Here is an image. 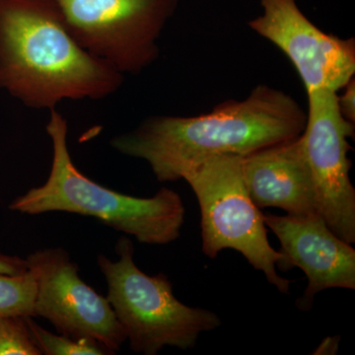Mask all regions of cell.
I'll use <instances>...</instances> for the list:
<instances>
[{"label":"cell","mask_w":355,"mask_h":355,"mask_svg":"<svg viewBox=\"0 0 355 355\" xmlns=\"http://www.w3.org/2000/svg\"><path fill=\"white\" fill-rule=\"evenodd\" d=\"M307 113L284 91L261 84L241 101L195 116H155L112 139L123 155L142 159L159 182L183 179L212 157L248 154L296 139Z\"/></svg>","instance_id":"6da1fadb"},{"label":"cell","mask_w":355,"mask_h":355,"mask_svg":"<svg viewBox=\"0 0 355 355\" xmlns=\"http://www.w3.org/2000/svg\"><path fill=\"white\" fill-rule=\"evenodd\" d=\"M123 80L77 43L53 0H0V89L25 106L105 99Z\"/></svg>","instance_id":"7a4b0ae2"},{"label":"cell","mask_w":355,"mask_h":355,"mask_svg":"<svg viewBox=\"0 0 355 355\" xmlns=\"http://www.w3.org/2000/svg\"><path fill=\"white\" fill-rule=\"evenodd\" d=\"M46 130L53 144L48 180L13 200L11 210L30 216L65 211L95 217L144 244L166 245L180 237L184 207L179 193L162 188L154 197L144 198L110 190L89 179L72 162L67 121L57 110L51 111Z\"/></svg>","instance_id":"3957f363"},{"label":"cell","mask_w":355,"mask_h":355,"mask_svg":"<svg viewBox=\"0 0 355 355\" xmlns=\"http://www.w3.org/2000/svg\"><path fill=\"white\" fill-rule=\"evenodd\" d=\"M116 253V261L102 254L97 261L108 284L107 299L133 352L155 355L165 347L193 349L200 334L220 327L212 311L180 302L165 275L149 277L140 270L127 237L119 239Z\"/></svg>","instance_id":"277c9868"},{"label":"cell","mask_w":355,"mask_h":355,"mask_svg":"<svg viewBox=\"0 0 355 355\" xmlns=\"http://www.w3.org/2000/svg\"><path fill=\"white\" fill-rule=\"evenodd\" d=\"M183 180L200 205L202 253L214 259L223 250H235L277 291L289 293L291 280L277 272L284 254L270 246L263 214L243 179L241 156L210 158L184 174Z\"/></svg>","instance_id":"5b68a950"},{"label":"cell","mask_w":355,"mask_h":355,"mask_svg":"<svg viewBox=\"0 0 355 355\" xmlns=\"http://www.w3.org/2000/svg\"><path fill=\"white\" fill-rule=\"evenodd\" d=\"M77 43L123 73L157 60L158 41L179 0H53Z\"/></svg>","instance_id":"8992f818"},{"label":"cell","mask_w":355,"mask_h":355,"mask_svg":"<svg viewBox=\"0 0 355 355\" xmlns=\"http://www.w3.org/2000/svg\"><path fill=\"white\" fill-rule=\"evenodd\" d=\"M354 123L338 108V92L308 93L307 120L299 135L301 147L316 190L319 214L343 241L355 242V190L350 181Z\"/></svg>","instance_id":"52a82bcc"},{"label":"cell","mask_w":355,"mask_h":355,"mask_svg":"<svg viewBox=\"0 0 355 355\" xmlns=\"http://www.w3.org/2000/svg\"><path fill=\"white\" fill-rule=\"evenodd\" d=\"M37 282L35 316L43 317L62 335L89 338L116 352L127 335L107 297L78 275V266L64 249L40 250L27 259Z\"/></svg>","instance_id":"ba28073f"},{"label":"cell","mask_w":355,"mask_h":355,"mask_svg":"<svg viewBox=\"0 0 355 355\" xmlns=\"http://www.w3.org/2000/svg\"><path fill=\"white\" fill-rule=\"evenodd\" d=\"M249 27L291 60L308 93L345 87L355 73V42L327 34L308 19L297 0H261Z\"/></svg>","instance_id":"9c48e42d"},{"label":"cell","mask_w":355,"mask_h":355,"mask_svg":"<svg viewBox=\"0 0 355 355\" xmlns=\"http://www.w3.org/2000/svg\"><path fill=\"white\" fill-rule=\"evenodd\" d=\"M282 245V272L301 268L308 279L307 288L297 305L311 309L315 295L330 288L355 289V250L327 225L320 214L275 216L263 214Z\"/></svg>","instance_id":"30bf717a"},{"label":"cell","mask_w":355,"mask_h":355,"mask_svg":"<svg viewBox=\"0 0 355 355\" xmlns=\"http://www.w3.org/2000/svg\"><path fill=\"white\" fill-rule=\"evenodd\" d=\"M241 166L248 193L259 209L279 207L291 216L319 214L299 137L242 156Z\"/></svg>","instance_id":"8fae6325"},{"label":"cell","mask_w":355,"mask_h":355,"mask_svg":"<svg viewBox=\"0 0 355 355\" xmlns=\"http://www.w3.org/2000/svg\"><path fill=\"white\" fill-rule=\"evenodd\" d=\"M36 293V277L29 268L21 275L0 273V317L35 316Z\"/></svg>","instance_id":"7c38bea8"},{"label":"cell","mask_w":355,"mask_h":355,"mask_svg":"<svg viewBox=\"0 0 355 355\" xmlns=\"http://www.w3.org/2000/svg\"><path fill=\"white\" fill-rule=\"evenodd\" d=\"M28 324L35 343L46 355H104L112 354L104 345L89 338H73L70 336H58L44 330L32 317H27Z\"/></svg>","instance_id":"4fadbf2b"},{"label":"cell","mask_w":355,"mask_h":355,"mask_svg":"<svg viewBox=\"0 0 355 355\" xmlns=\"http://www.w3.org/2000/svg\"><path fill=\"white\" fill-rule=\"evenodd\" d=\"M27 317H0V355H41Z\"/></svg>","instance_id":"5bb4252c"},{"label":"cell","mask_w":355,"mask_h":355,"mask_svg":"<svg viewBox=\"0 0 355 355\" xmlns=\"http://www.w3.org/2000/svg\"><path fill=\"white\" fill-rule=\"evenodd\" d=\"M345 92L338 95V108L343 118L350 123H355V80L354 77L345 85Z\"/></svg>","instance_id":"9a60e30c"},{"label":"cell","mask_w":355,"mask_h":355,"mask_svg":"<svg viewBox=\"0 0 355 355\" xmlns=\"http://www.w3.org/2000/svg\"><path fill=\"white\" fill-rule=\"evenodd\" d=\"M28 270L27 261L17 256L0 254V273L21 275Z\"/></svg>","instance_id":"2e32d148"},{"label":"cell","mask_w":355,"mask_h":355,"mask_svg":"<svg viewBox=\"0 0 355 355\" xmlns=\"http://www.w3.org/2000/svg\"><path fill=\"white\" fill-rule=\"evenodd\" d=\"M340 336H328L323 342L320 343L319 347L313 352V354H336L338 349Z\"/></svg>","instance_id":"e0dca14e"}]
</instances>
